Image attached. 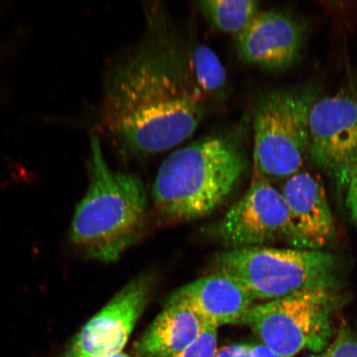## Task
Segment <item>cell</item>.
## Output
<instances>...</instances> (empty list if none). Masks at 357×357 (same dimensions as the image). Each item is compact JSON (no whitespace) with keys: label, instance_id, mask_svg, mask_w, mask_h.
<instances>
[{"label":"cell","instance_id":"cell-1","mask_svg":"<svg viewBox=\"0 0 357 357\" xmlns=\"http://www.w3.org/2000/svg\"><path fill=\"white\" fill-rule=\"evenodd\" d=\"M204 114V95L188 61L168 38L147 40L109 75L102 120L125 155H154L182 144Z\"/></svg>","mask_w":357,"mask_h":357},{"label":"cell","instance_id":"cell-2","mask_svg":"<svg viewBox=\"0 0 357 357\" xmlns=\"http://www.w3.org/2000/svg\"><path fill=\"white\" fill-rule=\"evenodd\" d=\"M248 167L235 136L214 134L192 142L160 165L153 189L156 211L171 222L206 216L229 197Z\"/></svg>","mask_w":357,"mask_h":357},{"label":"cell","instance_id":"cell-3","mask_svg":"<svg viewBox=\"0 0 357 357\" xmlns=\"http://www.w3.org/2000/svg\"><path fill=\"white\" fill-rule=\"evenodd\" d=\"M91 142V181L75 208L70 239L84 257L114 262L144 229L146 191L137 176L109 167L99 138L93 136Z\"/></svg>","mask_w":357,"mask_h":357},{"label":"cell","instance_id":"cell-4","mask_svg":"<svg viewBox=\"0 0 357 357\" xmlns=\"http://www.w3.org/2000/svg\"><path fill=\"white\" fill-rule=\"evenodd\" d=\"M217 271L233 278L255 301H271L303 290H336L337 263L322 250L249 247L215 259Z\"/></svg>","mask_w":357,"mask_h":357},{"label":"cell","instance_id":"cell-5","mask_svg":"<svg viewBox=\"0 0 357 357\" xmlns=\"http://www.w3.org/2000/svg\"><path fill=\"white\" fill-rule=\"evenodd\" d=\"M318 99L312 89H278L259 101L253 120L254 166L267 181L300 172L309 154L310 113Z\"/></svg>","mask_w":357,"mask_h":357},{"label":"cell","instance_id":"cell-6","mask_svg":"<svg viewBox=\"0 0 357 357\" xmlns=\"http://www.w3.org/2000/svg\"><path fill=\"white\" fill-rule=\"evenodd\" d=\"M336 290L309 289L255 305L243 325L248 326L263 345L281 357L303 351L319 354L333 337V317L338 305Z\"/></svg>","mask_w":357,"mask_h":357},{"label":"cell","instance_id":"cell-7","mask_svg":"<svg viewBox=\"0 0 357 357\" xmlns=\"http://www.w3.org/2000/svg\"><path fill=\"white\" fill-rule=\"evenodd\" d=\"M309 156L339 191L357 172V91L343 89L317 99L310 113Z\"/></svg>","mask_w":357,"mask_h":357},{"label":"cell","instance_id":"cell-8","mask_svg":"<svg viewBox=\"0 0 357 357\" xmlns=\"http://www.w3.org/2000/svg\"><path fill=\"white\" fill-rule=\"evenodd\" d=\"M214 238L229 249L284 243L296 248L291 217L281 192L255 174L251 185L214 226Z\"/></svg>","mask_w":357,"mask_h":357},{"label":"cell","instance_id":"cell-9","mask_svg":"<svg viewBox=\"0 0 357 357\" xmlns=\"http://www.w3.org/2000/svg\"><path fill=\"white\" fill-rule=\"evenodd\" d=\"M151 287L149 275L132 280L84 324L62 357H106L123 352L149 303Z\"/></svg>","mask_w":357,"mask_h":357},{"label":"cell","instance_id":"cell-10","mask_svg":"<svg viewBox=\"0 0 357 357\" xmlns=\"http://www.w3.org/2000/svg\"><path fill=\"white\" fill-rule=\"evenodd\" d=\"M305 26L296 17L280 10L258 13L235 36L241 59L267 70H282L298 60L305 39Z\"/></svg>","mask_w":357,"mask_h":357},{"label":"cell","instance_id":"cell-11","mask_svg":"<svg viewBox=\"0 0 357 357\" xmlns=\"http://www.w3.org/2000/svg\"><path fill=\"white\" fill-rule=\"evenodd\" d=\"M280 192L291 217L296 248L318 251L331 242L336 231L334 218L318 178L298 172L287 178Z\"/></svg>","mask_w":357,"mask_h":357},{"label":"cell","instance_id":"cell-12","mask_svg":"<svg viewBox=\"0 0 357 357\" xmlns=\"http://www.w3.org/2000/svg\"><path fill=\"white\" fill-rule=\"evenodd\" d=\"M255 301L235 280L217 272L177 289L165 305L177 303L189 307L205 323L220 328L227 324H243Z\"/></svg>","mask_w":357,"mask_h":357},{"label":"cell","instance_id":"cell-13","mask_svg":"<svg viewBox=\"0 0 357 357\" xmlns=\"http://www.w3.org/2000/svg\"><path fill=\"white\" fill-rule=\"evenodd\" d=\"M189 307L167 305L133 347L137 357H173L190 346L206 327Z\"/></svg>","mask_w":357,"mask_h":357},{"label":"cell","instance_id":"cell-14","mask_svg":"<svg viewBox=\"0 0 357 357\" xmlns=\"http://www.w3.org/2000/svg\"><path fill=\"white\" fill-rule=\"evenodd\" d=\"M198 7L213 28L235 36L259 13V3L253 0H205L199 2Z\"/></svg>","mask_w":357,"mask_h":357},{"label":"cell","instance_id":"cell-15","mask_svg":"<svg viewBox=\"0 0 357 357\" xmlns=\"http://www.w3.org/2000/svg\"><path fill=\"white\" fill-rule=\"evenodd\" d=\"M188 65L194 82L203 95H218L225 89L227 71L220 58L206 45H197L191 50Z\"/></svg>","mask_w":357,"mask_h":357},{"label":"cell","instance_id":"cell-16","mask_svg":"<svg viewBox=\"0 0 357 357\" xmlns=\"http://www.w3.org/2000/svg\"><path fill=\"white\" fill-rule=\"evenodd\" d=\"M310 357H357V337L346 324H342L333 341L324 351Z\"/></svg>","mask_w":357,"mask_h":357},{"label":"cell","instance_id":"cell-17","mask_svg":"<svg viewBox=\"0 0 357 357\" xmlns=\"http://www.w3.org/2000/svg\"><path fill=\"white\" fill-rule=\"evenodd\" d=\"M218 328L217 326L207 323L200 336L185 350L173 357H216Z\"/></svg>","mask_w":357,"mask_h":357},{"label":"cell","instance_id":"cell-18","mask_svg":"<svg viewBox=\"0 0 357 357\" xmlns=\"http://www.w3.org/2000/svg\"><path fill=\"white\" fill-rule=\"evenodd\" d=\"M216 357H252V345L236 343L221 348Z\"/></svg>","mask_w":357,"mask_h":357},{"label":"cell","instance_id":"cell-19","mask_svg":"<svg viewBox=\"0 0 357 357\" xmlns=\"http://www.w3.org/2000/svg\"><path fill=\"white\" fill-rule=\"evenodd\" d=\"M347 207L349 209L351 220L357 226V172L352 176L347 189Z\"/></svg>","mask_w":357,"mask_h":357},{"label":"cell","instance_id":"cell-20","mask_svg":"<svg viewBox=\"0 0 357 357\" xmlns=\"http://www.w3.org/2000/svg\"><path fill=\"white\" fill-rule=\"evenodd\" d=\"M106 357H130V356H128L127 354H123V352H120V354H114V355H111V356H106Z\"/></svg>","mask_w":357,"mask_h":357}]
</instances>
